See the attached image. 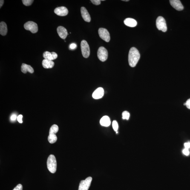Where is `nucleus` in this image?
I'll return each mask as SVG.
<instances>
[{
	"instance_id": "423d86ee",
	"label": "nucleus",
	"mask_w": 190,
	"mask_h": 190,
	"mask_svg": "<svg viewBox=\"0 0 190 190\" xmlns=\"http://www.w3.org/2000/svg\"><path fill=\"white\" fill-rule=\"evenodd\" d=\"M24 28L26 30L30 31L32 33H36L38 31V27L37 24L32 21H29L24 25Z\"/></svg>"
},
{
	"instance_id": "9d476101",
	"label": "nucleus",
	"mask_w": 190,
	"mask_h": 190,
	"mask_svg": "<svg viewBox=\"0 0 190 190\" xmlns=\"http://www.w3.org/2000/svg\"><path fill=\"white\" fill-rule=\"evenodd\" d=\"M169 1L171 6H172L176 10L179 11L183 10V6L179 0H170Z\"/></svg>"
},
{
	"instance_id": "f8f14e48",
	"label": "nucleus",
	"mask_w": 190,
	"mask_h": 190,
	"mask_svg": "<svg viewBox=\"0 0 190 190\" xmlns=\"http://www.w3.org/2000/svg\"><path fill=\"white\" fill-rule=\"evenodd\" d=\"M43 57L44 59L52 61L58 58V55L54 52L50 53V52L46 51L43 53Z\"/></svg>"
},
{
	"instance_id": "7ed1b4c3",
	"label": "nucleus",
	"mask_w": 190,
	"mask_h": 190,
	"mask_svg": "<svg viewBox=\"0 0 190 190\" xmlns=\"http://www.w3.org/2000/svg\"><path fill=\"white\" fill-rule=\"evenodd\" d=\"M156 25L158 30H161L163 32L167 31L166 21L165 18L162 16H159L156 21Z\"/></svg>"
},
{
	"instance_id": "c756f323",
	"label": "nucleus",
	"mask_w": 190,
	"mask_h": 190,
	"mask_svg": "<svg viewBox=\"0 0 190 190\" xmlns=\"http://www.w3.org/2000/svg\"><path fill=\"white\" fill-rule=\"evenodd\" d=\"M185 103H186L185 105L186 106L187 108L190 109V98L188 99Z\"/></svg>"
},
{
	"instance_id": "1a4fd4ad",
	"label": "nucleus",
	"mask_w": 190,
	"mask_h": 190,
	"mask_svg": "<svg viewBox=\"0 0 190 190\" xmlns=\"http://www.w3.org/2000/svg\"><path fill=\"white\" fill-rule=\"evenodd\" d=\"M54 13L58 16H64L68 15V11L66 7H57L54 10Z\"/></svg>"
},
{
	"instance_id": "f3484780",
	"label": "nucleus",
	"mask_w": 190,
	"mask_h": 190,
	"mask_svg": "<svg viewBox=\"0 0 190 190\" xmlns=\"http://www.w3.org/2000/svg\"><path fill=\"white\" fill-rule=\"evenodd\" d=\"M21 71L23 73H26L29 72L30 73H33L34 72V70L30 65L27 64H23L21 66Z\"/></svg>"
},
{
	"instance_id": "6ab92c4d",
	"label": "nucleus",
	"mask_w": 190,
	"mask_h": 190,
	"mask_svg": "<svg viewBox=\"0 0 190 190\" xmlns=\"http://www.w3.org/2000/svg\"><path fill=\"white\" fill-rule=\"evenodd\" d=\"M7 32V24L5 22H1L0 23V34L2 36H5Z\"/></svg>"
},
{
	"instance_id": "0eeeda50",
	"label": "nucleus",
	"mask_w": 190,
	"mask_h": 190,
	"mask_svg": "<svg viewBox=\"0 0 190 190\" xmlns=\"http://www.w3.org/2000/svg\"><path fill=\"white\" fill-rule=\"evenodd\" d=\"M92 179L91 177H89L85 180H82L80 183L79 190H88L91 185Z\"/></svg>"
},
{
	"instance_id": "2eb2a0df",
	"label": "nucleus",
	"mask_w": 190,
	"mask_h": 190,
	"mask_svg": "<svg viewBox=\"0 0 190 190\" xmlns=\"http://www.w3.org/2000/svg\"><path fill=\"white\" fill-rule=\"evenodd\" d=\"M126 25L130 27H134L137 25V22L135 20L131 18H127L124 21Z\"/></svg>"
},
{
	"instance_id": "aec40b11",
	"label": "nucleus",
	"mask_w": 190,
	"mask_h": 190,
	"mask_svg": "<svg viewBox=\"0 0 190 190\" xmlns=\"http://www.w3.org/2000/svg\"><path fill=\"white\" fill-rule=\"evenodd\" d=\"M59 131V127L56 125H52L50 128L49 134H56V133Z\"/></svg>"
},
{
	"instance_id": "a878e982",
	"label": "nucleus",
	"mask_w": 190,
	"mask_h": 190,
	"mask_svg": "<svg viewBox=\"0 0 190 190\" xmlns=\"http://www.w3.org/2000/svg\"><path fill=\"white\" fill-rule=\"evenodd\" d=\"M76 47H77V45L76 43H72L70 45V49L71 50H75L76 48Z\"/></svg>"
},
{
	"instance_id": "2f4dec72",
	"label": "nucleus",
	"mask_w": 190,
	"mask_h": 190,
	"mask_svg": "<svg viewBox=\"0 0 190 190\" xmlns=\"http://www.w3.org/2000/svg\"><path fill=\"white\" fill-rule=\"evenodd\" d=\"M184 146L185 148L189 149L190 148V142H186V143H185L184 144Z\"/></svg>"
},
{
	"instance_id": "dca6fc26",
	"label": "nucleus",
	"mask_w": 190,
	"mask_h": 190,
	"mask_svg": "<svg viewBox=\"0 0 190 190\" xmlns=\"http://www.w3.org/2000/svg\"><path fill=\"white\" fill-rule=\"evenodd\" d=\"M42 65L44 68H52L54 66V63L53 61L44 59L42 61Z\"/></svg>"
},
{
	"instance_id": "b1692460",
	"label": "nucleus",
	"mask_w": 190,
	"mask_h": 190,
	"mask_svg": "<svg viewBox=\"0 0 190 190\" xmlns=\"http://www.w3.org/2000/svg\"><path fill=\"white\" fill-rule=\"evenodd\" d=\"M112 127L113 130L114 131H117L118 128V125L117 121L114 120L112 122Z\"/></svg>"
},
{
	"instance_id": "f257e3e1",
	"label": "nucleus",
	"mask_w": 190,
	"mask_h": 190,
	"mask_svg": "<svg viewBox=\"0 0 190 190\" xmlns=\"http://www.w3.org/2000/svg\"><path fill=\"white\" fill-rule=\"evenodd\" d=\"M140 58L138 50L136 48H131L130 50L128 56L129 65L131 67H135Z\"/></svg>"
},
{
	"instance_id": "412c9836",
	"label": "nucleus",
	"mask_w": 190,
	"mask_h": 190,
	"mask_svg": "<svg viewBox=\"0 0 190 190\" xmlns=\"http://www.w3.org/2000/svg\"><path fill=\"white\" fill-rule=\"evenodd\" d=\"M57 140V137L56 134H50L48 137V140L50 143L53 144L56 142Z\"/></svg>"
},
{
	"instance_id": "6e6552de",
	"label": "nucleus",
	"mask_w": 190,
	"mask_h": 190,
	"mask_svg": "<svg viewBox=\"0 0 190 190\" xmlns=\"http://www.w3.org/2000/svg\"><path fill=\"white\" fill-rule=\"evenodd\" d=\"M100 37L106 42H108L110 40V36L108 31L105 28H100L98 30Z\"/></svg>"
},
{
	"instance_id": "4468645a",
	"label": "nucleus",
	"mask_w": 190,
	"mask_h": 190,
	"mask_svg": "<svg viewBox=\"0 0 190 190\" xmlns=\"http://www.w3.org/2000/svg\"><path fill=\"white\" fill-rule=\"evenodd\" d=\"M57 30L58 35L61 39H65L67 37L68 34L66 29L65 27L62 26H59L58 27Z\"/></svg>"
},
{
	"instance_id": "a211bd4d",
	"label": "nucleus",
	"mask_w": 190,
	"mask_h": 190,
	"mask_svg": "<svg viewBox=\"0 0 190 190\" xmlns=\"http://www.w3.org/2000/svg\"><path fill=\"white\" fill-rule=\"evenodd\" d=\"M111 120L108 116H104L100 120V124L102 126L108 127L111 124Z\"/></svg>"
},
{
	"instance_id": "7c9ffc66",
	"label": "nucleus",
	"mask_w": 190,
	"mask_h": 190,
	"mask_svg": "<svg viewBox=\"0 0 190 190\" xmlns=\"http://www.w3.org/2000/svg\"><path fill=\"white\" fill-rule=\"evenodd\" d=\"M17 118V116L16 114H13L10 117L11 120L14 121L16 120Z\"/></svg>"
},
{
	"instance_id": "5701e85b",
	"label": "nucleus",
	"mask_w": 190,
	"mask_h": 190,
	"mask_svg": "<svg viewBox=\"0 0 190 190\" xmlns=\"http://www.w3.org/2000/svg\"><path fill=\"white\" fill-rule=\"evenodd\" d=\"M33 1L32 0H22L23 4L26 6H29L31 5L33 3Z\"/></svg>"
},
{
	"instance_id": "f03ea898",
	"label": "nucleus",
	"mask_w": 190,
	"mask_h": 190,
	"mask_svg": "<svg viewBox=\"0 0 190 190\" xmlns=\"http://www.w3.org/2000/svg\"><path fill=\"white\" fill-rule=\"evenodd\" d=\"M47 168L49 171L52 173L56 172L57 169V162L55 156L53 155H50L47 161Z\"/></svg>"
},
{
	"instance_id": "473e14b6",
	"label": "nucleus",
	"mask_w": 190,
	"mask_h": 190,
	"mask_svg": "<svg viewBox=\"0 0 190 190\" xmlns=\"http://www.w3.org/2000/svg\"><path fill=\"white\" fill-rule=\"evenodd\" d=\"M4 3V1L3 0H1V1H0V8H1V7H2Z\"/></svg>"
},
{
	"instance_id": "72a5a7b5",
	"label": "nucleus",
	"mask_w": 190,
	"mask_h": 190,
	"mask_svg": "<svg viewBox=\"0 0 190 190\" xmlns=\"http://www.w3.org/2000/svg\"><path fill=\"white\" fill-rule=\"evenodd\" d=\"M122 1H129V0H122Z\"/></svg>"
},
{
	"instance_id": "4be33fe9",
	"label": "nucleus",
	"mask_w": 190,
	"mask_h": 190,
	"mask_svg": "<svg viewBox=\"0 0 190 190\" xmlns=\"http://www.w3.org/2000/svg\"><path fill=\"white\" fill-rule=\"evenodd\" d=\"M130 116V113L127 111H124L122 113V118L128 120Z\"/></svg>"
},
{
	"instance_id": "39448f33",
	"label": "nucleus",
	"mask_w": 190,
	"mask_h": 190,
	"mask_svg": "<svg viewBox=\"0 0 190 190\" xmlns=\"http://www.w3.org/2000/svg\"><path fill=\"white\" fill-rule=\"evenodd\" d=\"M98 57L102 62H104L108 59V50L103 47L99 48L97 52Z\"/></svg>"
},
{
	"instance_id": "20e7f679",
	"label": "nucleus",
	"mask_w": 190,
	"mask_h": 190,
	"mask_svg": "<svg viewBox=\"0 0 190 190\" xmlns=\"http://www.w3.org/2000/svg\"><path fill=\"white\" fill-rule=\"evenodd\" d=\"M81 48L83 56L87 58L90 55V48L89 45L85 40H82L81 43Z\"/></svg>"
},
{
	"instance_id": "393cba45",
	"label": "nucleus",
	"mask_w": 190,
	"mask_h": 190,
	"mask_svg": "<svg viewBox=\"0 0 190 190\" xmlns=\"http://www.w3.org/2000/svg\"><path fill=\"white\" fill-rule=\"evenodd\" d=\"M92 3L95 5H98L101 4V1L100 0H91Z\"/></svg>"
},
{
	"instance_id": "cd10ccee",
	"label": "nucleus",
	"mask_w": 190,
	"mask_h": 190,
	"mask_svg": "<svg viewBox=\"0 0 190 190\" xmlns=\"http://www.w3.org/2000/svg\"><path fill=\"white\" fill-rule=\"evenodd\" d=\"M183 154L185 155H189V149H187L185 148V149L183 150Z\"/></svg>"
},
{
	"instance_id": "c85d7f7f",
	"label": "nucleus",
	"mask_w": 190,
	"mask_h": 190,
	"mask_svg": "<svg viewBox=\"0 0 190 190\" xmlns=\"http://www.w3.org/2000/svg\"><path fill=\"white\" fill-rule=\"evenodd\" d=\"M22 118L23 116L21 114L19 115L17 117V120L20 123H22L23 122L22 120Z\"/></svg>"
},
{
	"instance_id": "ddd939ff",
	"label": "nucleus",
	"mask_w": 190,
	"mask_h": 190,
	"mask_svg": "<svg viewBox=\"0 0 190 190\" xmlns=\"http://www.w3.org/2000/svg\"><path fill=\"white\" fill-rule=\"evenodd\" d=\"M81 12L82 17L86 22H90L91 21V18L87 9L84 7H82Z\"/></svg>"
},
{
	"instance_id": "9b49d317",
	"label": "nucleus",
	"mask_w": 190,
	"mask_h": 190,
	"mask_svg": "<svg viewBox=\"0 0 190 190\" xmlns=\"http://www.w3.org/2000/svg\"><path fill=\"white\" fill-rule=\"evenodd\" d=\"M104 90L102 87H99L96 89L93 93L92 97L96 99L102 98L104 95Z\"/></svg>"
},
{
	"instance_id": "bb28decb",
	"label": "nucleus",
	"mask_w": 190,
	"mask_h": 190,
	"mask_svg": "<svg viewBox=\"0 0 190 190\" xmlns=\"http://www.w3.org/2000/svg\"><path fill=\"white\" fill-rule=\"evenodd\" d=\"M23 187L21 184H19L17 185L13 190H22Z\"/></svg>"
}]
</instances>
